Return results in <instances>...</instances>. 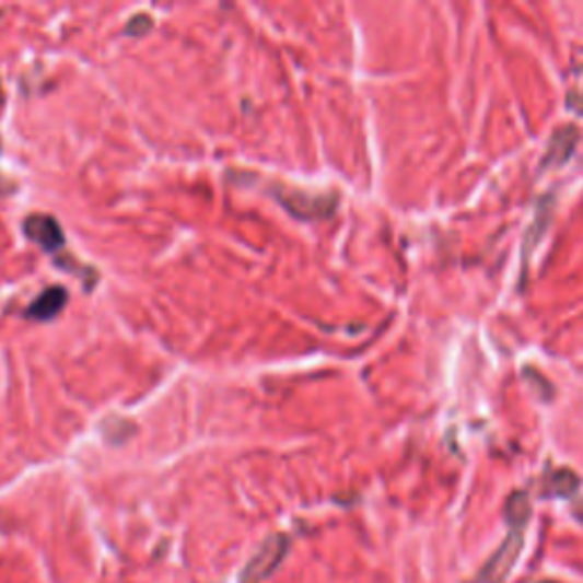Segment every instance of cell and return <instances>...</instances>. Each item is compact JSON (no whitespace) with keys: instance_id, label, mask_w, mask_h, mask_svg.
<instances>
[{"instance_id":"obj_1","label":"cell","mask_w":583,"mask_h":583,"mask_svg":"<svg viewBox=\"0 0 583 583\" xmlns=\"http://www.w3.org/2000/svg\"><path fill=\"white\" fill-rule=\"evenodd\" d=\"M23 231L33 242L48 248V252H55V248H60L65 244L62 229L53 217H44V214L27 217L25 224H23Z\"/></svg>"},{"instance_id":"obj_2","label":"cell","mask_w":583,"mask_h":583,"mask_svg":"<svg viewBox=\"0 0 583 583\" xmlns=\"http://www.w3.org/2000/svg\"><path fill=\"white\" fill-rule=\"evenodd\" d=\"M285 536H276L260 553H258V557L252 561V565H248L246 570H244V576H242V581L244 583H260V579L263 576H267L273 568H276V563H279L281 561V557H283V551H285Z\"/></svg>"},{"instance_id":"obj_3","label":"cell","mask_w":583,"mask_h":583,"mask_svg":"<svg viewBox=\"0 0 583 583\" xmlns=\"http://www.w3.org/2000/svg\"><path fill=\"white\" fill-rule=\"evenodd\" d=\"M67 303V292L62 288H50L48 292H44L33 305L27 315L37 317V319H50L62 311V305Z\"/></svg>"},{"instance_id":"obj_4","label":"cell","mask_w":583,"mask_h":583,"mask_svg":"<svg viewBox=\"0 0 583 583\" xmlns=\"http://www.w3.org/2000/svg\"><path fill=\"white\" fill-rule=\"evenodd\" d=\"M151 27V19L149 16H135V21L128 25V33L130 35H144Z\"/></svg>"}]
</instances>
